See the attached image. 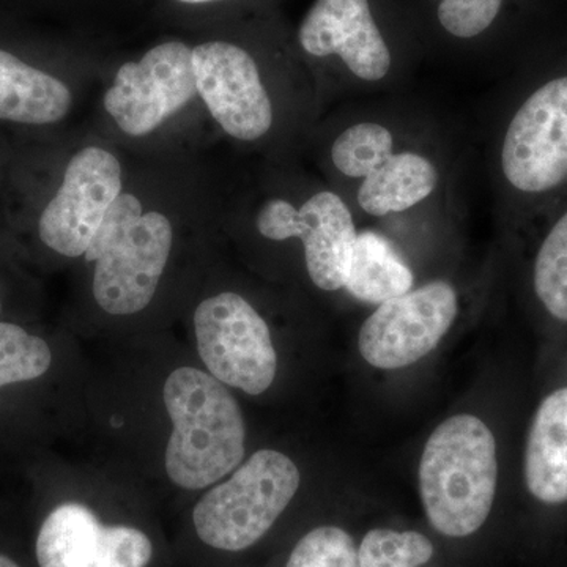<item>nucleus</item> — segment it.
<instances>
[{"mask_svg": "<svg viewBox=\"0 0 567 567\" xmlns=\"http://www.w3.org/2000/svg\"><path fill=\"white\" fill-rule=\"evenodd\" d=\"M462 155L453 126L404 93L347 104L323 147L358 224L385 234L462 215Z\"/></svg>", "mask_w": 567, "mask_h": 567, "instance_id": "f257e3e1", "label": "nucleus"}, {"mask_svg": "<svg viewBox=\"0 0 567 567\" xmlns=\"http://www.w3.org/2000/svg\"><path fill=\"white\" fill-rule=\"evenodd\" d=\"M503 203L539 207L567 188V73L533 85L505 112L491 142Z\"/></svg>", "mask_w": 567, "mask_h": 567, "instance_id": "f03ea898", "label": "nucleus"}, {"mask_svg": "<svg viewBox=\"0 0 567 567\" xmlns=\"http://www.w3.org/2000/svg\"><path fill=\"white\" fill-rule=\"evenodd\" d=\"M163 401L173 421L164 466L175 486L203 491L241 465L244 413L210 372L192 365L175 369L164 383Z\"/></svg>", "mask_w": 567, "mask_h": 567, "instance_id": "7ed1b4c3", "label": "nucleus"}, {"mask_svg": "<svg viewBox=\"0 0 567 567\" xmlns=\"http://www.w3.org/2000/svg\"><path fill=\"white\" fill-rule=\"evenodd\" d=\"M496 483L495 436L483 420L451 416L429 436L417 486L425 517L440 535L466 537L483 528L494 507Z\"/></svg>", "mask_w": 567, "mask_h": 567, "instance_id": "20e7f679", "label": "nucleus"}, {"mask_svg": "<svg viewBox=\"0 0 567 567\" xmlns=\"http://www.w3.org/2000/svg\"><path fill=\"white\" fill-rule=\"evenodd\" d=\"M174 227L166 215L144 212L132 193L115 199L84 257L95 262L93 298L111 316H133L152 303L169 262Z\"/></svg>", "mask_w": 567, "mask_h": 567, "instance_id": "39448f33", "label": "nucleus"}, {"mask_svg": "<svg viewBox=\"0 0 567 567\" xmlns=\"http://www.w3.org/2000/svg\"><path fill=\"white\" fill-rule=\"evenodd\" d=\"M298 44L309 58L334 63L336 93L350 102L404 93L405 70L371 0H316L298 29Z\"/></svg>", "mask_w": 567, "mask_h": 567, "instance_id": "423d86ee", "label": "nucleus"}, {"mask_svg": "<svg viewBox=\"0 0 567 567\" xmlns=\"http://www.w3.org/2000/svg\"><path fill=\"white\" fill-rule=\"evenodd\" d=\"M300 484L292 458L275 450L257 451L197 502L193 511L197 536L218 550L252 547L281 517Z\"/></svg>", "mask_w": 567, "mask_h": 567, "instance_id": "0eeeda50", "label": "nucleus"}, {"mask_svg": "<svg viewBox=\"0 0 567 567\" xmlns=\"http://www.w3.org/2000/svg\"><path fill=\"white\" fill-rule=\"evenodd\" d=\"M254 227L274 244L297 240L303 248L306 274L317 289L344 290L360 224L333 186L315 188L298 200L267 197L257 207Z\"/></svg>", "mask_w": 567, "mask_h": 567, "instance_id": "6e6552de", "label": "nucleus"}, {"mask_svg": "<svg viewBox=\"0 0 567 567\" xmlns=\"http://www.w3.org/2000/svg\"><path fill=\"white\" fill-rule=\"evenodd\" d=\"M194 333L200 360L224 385L251 395L274 385L278 354L270 327L240 293L213 295L197 306Z\"/></svg>", "mask_w": 567, "mask_h": 567, "instance_id": "1a4fd4ad", "label": "nucleus"}, {"mask_svg": "<svg viewBox=\"0 0 567 567\" xmlns=\"http://www.w3.org/2000/svg\"><path fill=\"white\" fill-rule=\"evenodd\" d=\"M458 311L457 287L446 279H432L377 306L361 324L358 349L374 368H406L434 352Z\"/></svg>", "mask_w": 567, "mask_h": 567, "instance_id": "9d476101", "label": "nucleus"}, {"mask_svg": "<svg viewBox=\"0 0 567 567\" xmlns=\"http://www.w3.org/2000/svg\"><path fill=\"white\" fill-rule=\"evenodd\" d=\"M197 93L223 132L240 142L267 140L278 123V104L259 62L229 41L193 48Z\"/></svg>", "mask_w": 567, "mask_h": 567, "instance_id": "9b49d317", "label": "nucleus"}, {"mask_svg": "<svg viewBox=\"0 0 567 567\" xmlns=\"http://www.w3.org/2000/svg\"><path fill=\"white\" fill-rule=\"evenodd\" d=\"M197 95L193 48L166 41L123 63L104 93V110L128 136L155 132Z\"/></svg>", "mask_w": 567, "mask_h": 567, "instance_id": "f8f14e48", "label": "nucleus"}, {"mask_svg": "<svg viewBox=\"0 0 567 567\" xmlns=\"http://www.w3.org/2000/svg\"><path fill=\"white\" fill-rule=\"evenodd\" d=\"M122 193L123 171L117 156L102 147L82 148L70 159L61 188L41 213V241L61 256H84Z\"/></svg>", "mask_w": 567, "mask_h": 567, "instance_id": "ddd939ff", "label": "nucleus"}, {"mask_svg": "<svg viewBox=\"0 0 567 567\" xmlns=\"http://www.w3.org/2000/svg\"><path fill=\"white\" fill-rule=\"evenodd\" d=\"M40 567H147L151 537L126 525H104L87 506L55 507L37 537Z\"/></svg>", "mask_w": 567, "mask_h": 567, "instance_id": "4468645a", "label": "nucleus"}, {"mask_svg": "<svg viewBox=\"0 0 567 567\" xmlns=\"http://www.w3.org/2000/svg\"><path fill=\"white\" fill-rule=\"evenodd\" d=\"M525 483L547 506L567 503V388L544 399L529 427Z\"/></svg>", "mask_w": 567, "mask_h": 567, "instance_id": "2eb2a0df", "label": "nucleus"}, {"mask_svg": "<svg viewBox=\"0 0 567 567\" xmlns=\"http://www.w3.org/2000/svg\"><path fill=\"white\" fill-rule=\"evenodd\" d=\"M71 104L65 82L0 50V121L50 125L65 118Z\"/></svg>", "mask_w": 567, "mask_h": 567, "instance_id": "dca6fc26", "label": "nucleus"}, {"mask_svg": "<svg viewBox=\"0 0 567 567\" xmlns=\"http://www.w3.org/2000/svg\"><path fill=\"white\" fill-rule=\"evenodd\" d=\"M415 287V274L391 235L360 227L344 290L354 300L382 305Z\"/></svg>", "mask_w": 567, "mask_h": 567, "instance_id": "f3484780", "label": "nucleus"}, {"mask_svg": "<svg viewBox=\"0 0 567 567\" xmlns=\"http://www.w3.org/2000/svg\"><path fill=\"white\" fill-rule=\"evenodd\" d=\"M533 289L548 315L567 323V205L557 213L537 248Z\"/></svg>", "mask_w": 567, "mask_h": 567, "instance_id": "a211bd4d", "label": "nucleus"}, {"mask_svg": "<svg viewBox=\"0 0 567 567\" xmlns=\"http://www.w3.org/2000/svg\"><path fill=\"white\" fill-rule=\"evenodd\" d=\"M52 353L47 341L20 324L0 322V388L47 374Z\"/></svg>", "mask_w": 567, "mask_h": 567, "instance_id": "6ab92c4d", "label": "nucleus"}, {"mask_svg": "<svg viewBox=\"0 0 567 567\" xmlns=\"http://www.w3.org/2000/svg\"><path fill=\"white\" fill-rule=\"evenodd\" d=\"M434 557L431 539L417 532L375 528L358 547L360 567H421Z\"/></svg>", "mask_w": 567, "mask_h": 567, "instance_id": "aec40b11", "label": "nucleus"}, {"mask_svg": "<svg viewBox=\"0 0 567 567\" xmlns=\"http://www.w3.org/2000/svg\"><path fill=\"white\" fill-rule=\"evenodd\" d=\"M286 567H360L358 547L346 529L324 525L301 537Z\"/></svg>", "mask_w": 567, "mask_h": 567, "instance_id": "412c9836", "label": "nucleus"}, {"mask_svg": "<svg viewBox=\"0 0 567 567\" xmlns=\"http://www.w3.org/2000/svg\"><path fill=\"white\" fill-rule=\"evenodd\" d=\"M435 17L451 39L472 41L491 31L505 0H435Z\"/></svg>", "mask_w": 567, "mask_h": 567, "instance_id": "4be33fe9", "label": "nucleus"}, {"mask_svg": "<svg viewBox=\"0 0 567 567\" xmlns=\"http://www.w3.org/2000/svg\"><path fill=\"white\" fill-rule=\"evenodd\" d=\"M0 567H20L13 559L6 557V555H0Z\"/></svg>", "mask_w": 567, "mask_h": 567, "instance_id": "5701e85b", "label": "nucleus"}, {"mask_svg": "<svg viewBox=\"0 0 567 567\" xmlns=\"http://www.w3.org/2000/svg\"><path fill=\"white\" fill-rule=\"evenodd\" d=\"M178 2H183V3H207V2H216V0H178Z\"/></svg>", "mask_w": 567, "mask_h": 567, "instance_id": "b1692460", "label": "nucleus"}, {"mask_svg": "<svg viewBox=\"0 0 567 567\" xmlns=\"http://www.w3.org/2000/svg\"><path fill=\"white\" fill-rule=\"evenodd\" d=\"M0 311H2V303H0Z\"/></svg>", "mask_w": 567, "mask_h": 567, "instance_id": "393cba45", "label": "nucleus"}]
</instances>
